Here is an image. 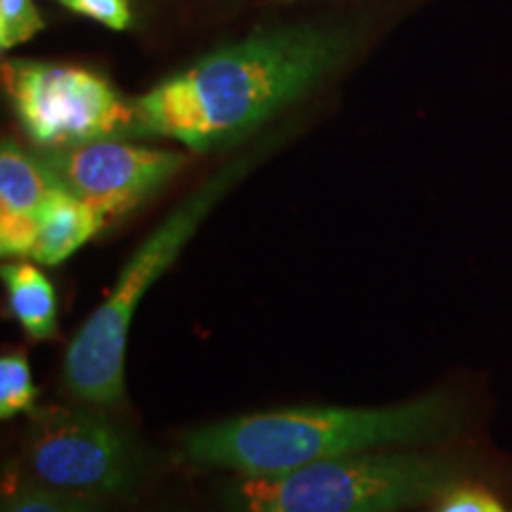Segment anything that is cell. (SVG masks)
Instances as JSON below:
<instances>
[{"instance_id": "obj_1", "label": "cell", "mask_w": 512, "mask_h": 512, "mask_svg": "<svg viewBox=\"0 0 512 512\" xmlns=\"http://www.w3.org/2000/svg\"><path fill=\"white\" fill-rule=\"evenodd\" d=\"M354 36L290 24L211 50L131 100L128 138L176 140L190 152L235 145L349 60Z\"/></svg>"}, {"instance_id": "obj_5", "label": "cell", "mask_w": 512, "mask_h": 512, "mask_svg": "<svg viewBox=\"0 0 512 512\" xmlns=\"http://www.w3.org/2000/svg\"><path fill=\"white\" fill-rule=\"evenodd\" d=\"M3 88L12 114L38 150L102 138H128L133 105L107 76L76 64L3 60Z\"/></svg>"}, {"instance_id": "obj_16", "label": "cell", "mask_w": 512, "mask_h": 512, "mask_svg": "<svg viewBox=\"0 0 512 512\" xmlns=\"http://www.w3.org/2000/svg\"><path fill=\"white\" fill-rule=\"evenodd\" d=\"M287 3H290V0H287Z\"/></svg>"}, {"instance_id": "obj_2", "label": "cell", "mask_w": 512, "mask_h": 512, "mask_svg": "<svg viewBox=\"0 0 512 512\" xmlns=\"http://www.w3.org/2000/svg\"><path fill=\"white\" fill-rule=\"evenodd\" d=\"M456 422L453 403L441 394L380 408H283L192 430L183 437V456L200 467L266 477L318 460L434 441Z\"/></svg>"}, {"instance_id": "obj_9", "label": "cell", "mask_w": 512, "mask_h": 512, "mask_svg": "<svg viewBox=\"0 0 512 512\" xmlns=\"http://www.w3.org/2000/svg\"><path fill=\"white\" fill-rule=\"evenodd\" d=\"M105 223V214L55 185L38 219V235L31 259L43 266L62 264L88 240H93Z\"/></svg>"}, {"instance_id": "obj_15", "label": "cell", "mask_w": 512, "mask_h": 512, "mask_svg": "<svg viewBox=\"0 0 512 512\" xmlns=\"http://www.w3.org/2000/svg\"><path fill=\"white\" fill-rule=\"evenodd\" d=\"M437 512H508L496 496L484 489H472V486H456L444 494Z\"/></svg>"}, {"instance_id": "obj_14", "label": "cell", "mask_w": 512, "mask_h": 512, "mask_svg": "<svg viewBox=\"0 0 512 512\" xmlns=\"http://www.w3.org/2000/svg\"><path fill=\"white\" fill-rule=\"evenodd\" d=\"M55 3H60L74 15L93 19L107 29L126 31L133 27L131 0H55Z\"/></svg>"}, {"instance_id": "obj_12", "label": "cell", "mask_w": 512, "mask_h": 512, "mask_svg": "<svg viewBox=\"0 0 512 512\" xmlns=\"http://www.w3.org/2000/svg\"><path fill=\"white\" fill-rule=\"evenodd\" d=\"M36 406V387L24 351H8L0 358V418L31 411Z\"/></svg>"}, {"instance_id": "obj_6", "label": "cell", "mask_w": 512, "mask_h": 512, "mask_svg": "<svg viewBox=\"0 0 512 512\" xmlns=\"http://www.w3.org/2000/svg\"><path fill=\"white\" fill-rule=\"evenodd\" d=\"M24 465L41 484L88 496H126L143 477L133 441L105 415L48 403L29 411Z\"/></svg>"}, {"instance_id": "obj_7", "label": "cell", "mask_w": 512, "mask_h": 512, "mask_svg": "<svg viewBox=\"0 0 512 512\" xmlns=\"http://www.w3.org/2000/svg\"><path fill=\"white\" fill-rule=\"evenodd\" d=\"M36 157L57 188L91 204L107 219L140 207L188 164L181 152L128 143V138L38 150Z\"/></svg>"}, {"instance_id": "obj_13", "label": "cell", "mask_w": 512, "mask_h": 512, "mask_svg": "<svg viewBox=\"0 0 512 512\" xmlns=\"http://www.w3.org/2000/svg\"><path fill=\"white\" fill-rule=\"evenodd\" d=\"M46 29V19L38 10L36 0H0V50L29 43L38 31Z\"/></svg>"}, {"instance_id": "obj_4", "label": "cell", "mask_w": 512, "mask_h": 512, "mask_svg": "<svg viewBox=\"0 0 512 512\" xmlns=\"http://www.w3.org/2000/svg\"><path fill=\"white\" fill-rule=\"evenodd\" d=\"M458 465L406 451H366L318 460L223 489V512H396L448 494Z\"/></svg>"}, {"instance_id": "obj_11", "label": "cell", "mask_w": 512, "mask_h": 512, "mask_svg": "<svg viewBox=\"0 0 512 512\" xmlns=\"http://www.w3.org/2000/svg\"><path fill=\"white\" fill-rule=\"evenodd\" d=\"M0 512H105L102 498L53 489L17 467L5 472Z\"/></svg>"}, {"instance_id": "obj_10", "label": "cell", "mask_w": 512, "mask_h": 512, "mask_svg": "<svg viewBox=\"0 0 512 512\" xmlns=\"http://www.w3.org/2000/svg\"><path fill=\"white\" fill-rule=\"evenodd\" d=\"M12 316L31 339L57 335V297L50 280L29 261H10L3 266Z\"/></svg>"}, {"instance_id": "obj_8", "label": "cell", "mask_w": 512, "mask_h": 512, "mask_svg": "<svg viewBox=\"0 0 512 512\" xmlns=\"http://www.w3.org/2000/svg\"><path fill=\"white\" fill-rule=\"evenodd\" d=\"M53 188L38 157L5 138L0 147V254L5 259L34 252L38 219Z\"/></svg>"}, {"instance_id": "obj_3", "label": "cell", "mask_w": 512, "mask_h": 512, "mask_svg": "<svg viewBox=\"0 0 512 512\" xmlns=\"http://www.w3.org/2000/svg\"><path fill=\"white\" fill-rule=\"evenodd\" d=\"M264 152H249L221 166L128 256L105 302L88 316L64 354V384L76 399L95 406H119L124 401L126 344L138 304L143 302L147 290L174 266L209 211L252 171Z\"/></svg>"}]
</instances>
